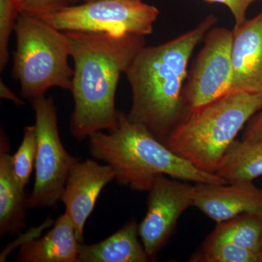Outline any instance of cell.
I'll use <instances>...</instances> for the list:
<instances>
[{
    "label": "cell",
    "mask_w": 262,
    "mask_h": 262,
    "mask_svg": "<svg viewBox=\"0 0 262 262\" xmlns=\"http://www.w3.org/2000/svg\"><path fill=\"white\" fill-rule=\"evenodd\" d=\"M208 3H217L225 5L232 13L234 25H239L246 20V13L251 5L262 0H203Z\"/></svg>",
    "instance_id": "22"
},
{
    "label": "cell",
    "mask_w": 262,
    "mask_h": 262,
    "mask_svg": "<svg viewBox=\"0 0 262 262\" xmlns=\"http://www.w3.org/2000/svg\"><path fill=\"white\" fill-rule=\"evenodd\" d=\"M20 12L15 0H0V70L9 59V40Z\"/></svg>",
    "instance_id": "20"
},
{
    "label": "cell",
    "mask_w": 262,
    "mask_h": 262,
    "mask_svg": "<svg viewBox=\"0 0 262 262\" xmlns=\"http://www.w3.org/2000/svg\"><path fill=\"white\" fill-rule=\"evenodd\" d=\"M262 110V94L229 92L188 113L165 144L195 168L215 173L245 125Z\"/></svg>",
    "instance_id": "4"
},
{
    "label": "cell",
    "mask_w": 262,
    "mask_h": 262,
    "mask_svg": "<svg viewBox=\"0 0 262 262\" xmlns=\"http://www.w3.org/2000/svg\"><path fill=\"white\" fill-rule=\"evenodd\" d=\"M32 101L35 113L37 147L35 182L27 198V206L54 208L61 201L72 165L80 159L72 156L62 144L53 98L42 96Z\"/></svg>",
    "instance_id": "7"
},
{
    "label": "cell",
    "mask_w": 262,
    "mask_h": 262,
    "mask_svg": "<svg viewBox=\"0 0 262 262\" xmlns=\"http://www.w3.org/2000/svg\"><path fill=\"white\" fill-rule=\"evenodd\" d=\"M90 1H94V0H69V3H70V5L71 3L76 4V3H86V2ZM135 1H142V0H135Z\"/></svg>",
    "instance_id": "25"
},
{
    "label": "cell",
    "mask_w": 262,
    "mask_h": 262,
    "mask_svg": "<svg viewBox=\"0 0 262 262\" xmlns=\"http://www.w3.org/2000/svg\"><path fill=\"white\" fill-rule=\"evenodd\" d=\"M37 147L35 125L25 127L21 144L16 152L12 155L13 172L24 189L29 184L33 169L35 167Z\"/></svg>",
    "instance_id": "19"
},
{
    "label": "cell",
    "mask_w": 262,
    "mask_h": 262,
    "mask_svg": "<svg viewBox=\"0 0 262 262\" xmlns=\"http://www.w3.org/2000/svg\"><path fill=\"white\" fill-rule=\"evenodd\" d=\"M242 141L247 142L262 141V110L251 117L246 124Z\"/></svg>",
    "instance_id": "23"
},
{
    "label": "cell",
    "mask_w": 262,
    "mask_h": 262,
    "mask_svg": "<svg viewBox=\"0 0 262 262\" xmlns=\"http://www.w3.org/2000/svg\"><path fill=\"white\" fill-rule=\"evenodd\" d=\"M80 244L73 222L65 212L47 234L24 243L15 259L19 262H79Z\"/></svg>",
    "instance_id": "14"
},
{
    "label": "cell",
    "mask_w": 262,
    "mask_h": 262,
    "mask_svg": "<svg viewBox=\"0 0 262 262\" xmlns=\"http://www.w3.org/2000/svg\"><path fill=\"white\" fill-rule=\"evenodd\" d=\"M138 225L134 220L97 244H80L79 262H147L148 256L139 239Z\"/></svg>",
    "instance_id": "15"
},
{
    "label": "cell",
    "mask_w": 262,
    "mask_h": 262,
    "mask_svg": "<svg viewBox=\"0 0 262 262\" xmlns=\"http://www.w3.org/2000/svg\"><path fill=\"white\" fill-rule=\"evenodd\" d=\"M0 97L12 101L15 105L20 106L24 104L23 100L20 99L18 96L2 80H0Z\"/></svg>",
    "instance_id": "24"
},
{
    "label": "cell",
    "mask_w": 262,
    "mask_h": 262,
    "mask_svg": "<svg viewBox=\"0 0 262 262\" xmlns=\"http://www.w3.org/2000/svg\"><path fill=\"white\" fill-rule=\"evenodd\" d=\"M215 174L228 184L252 182L262 176V141H234Z\"/></svg>",
    "instance_id": "16"
},
{
    "label": "cell",
    "mask_w": 262,
    "mask_h": 262,
    "mask_svg": "<svg viewBox=\"0 0 262 262\" xmlns=\"http://www.w3.org/2000/svg\"><path fill=\"white\" fill-rule=\"evenodd\" d=\"M179 180L158 176L149 190L147 212L138 232L151 258L168 242L181 215L194 206V185Z\"/></svg>",
    "instance_id": "9"
},
{
    "label": "cell",
    "mask_w": 262,
    "mask_h": 262,
    "mask_svg": "<svg viewBox=\"0 0 262 262\" xmlns=\"http://www.w3.org/2000/svg\"><path fill=\"white\" fill-rule=\"evenodd\" d=\"M25 189L13 172L9 139L1 129L0 135V237L19 235L27 225Z\"/></svg>",
    "instance_id": "13"
},
{
    "label": "cell",
    "mask_w": 262,
    "mask_h": 262,
    "mask_svg": "<svg viewBox=\"0 0 262 262\" xmlns=\"http://www.w3.org/2000/svg\"><path fill=\"white\" fill-rule=\"evenodd\" d=\"M194 262H259L258 253L229 243L205 241L189 260Z\"/></svg>",
    "instance_id": "18"
},
{
    "label": "cell",
    "mask_w": 262,
    "mask_h": 262,
    "mask_svg": "<svg viewBox=\"0 0 262 262\" xmlns=\"http://www.w3.org/2000/svg\"><path fill=\"white\" fill-rule=\"evenodd\" d=\"M74 61V110L70 130L77 140L115 128L117 84L136 55L145 46L139 34L64 32Z\"/></svg>",
    "instance_id": "1"
},
{
    "label": "cell",
    "mask_w": 262,
    "mask_h": 262,
    "mask_svg": "<svg viewBox=\"0 0 262 262\" xmlns=\"http://www.w3.org/2000/svg\"><path fill=\"white\" fill-rule=\"evenodd\" d=\"M20 13L39 17L70 5L69 0H15Z\"/></svg>",
    "instance_id": "21"
},
{
    "label": "cell",
    "mask_w": 262,
    "mask_h": 262,
    "mask_svg": "<svg viewBox=\"0 0 262 262\" xmlns=\"http://www.w3.org/2000/svg\"><path fill=\"white\" fill-rule=\"evenodd\" d=\"M160 14L153 5L135 0H94L67 5L37 18L61 32L151 34Z\"/></svg>",
    "instance_id": "6"
},
{
    "label": "cell",
    "mask_w": 262,
    "mask_h": 262,
    "mask_svg": "<svg viewBox=\"0 0 262 262\" xmlns=\"http://www.w3.org/2000/svg\"><path fill=\"white\" fill-rule=\"evenodd\" d=\"M230 92L262 94V10L232 29Z\"/></svg>",
    "instance_id": "11"
},
{
    "label": "cell",
    "mask_w": 262,
    "mask_h": 262,
    "mask_svg": "<svg viewBox=\"0 0 262 262\" xmlns=\"http://www.w3.org/2000/svg\"><path fill=\"white\" fill-rule=\"evenodd\" d=\"M218 18L209 14L194 28L168 42L141 48L125 72L132 93L129 120L165 144L187 116L183 91L193 52Z\"/></svg>",
    "instance_id": "2"
},
{
    "label": "cell",
    "mask_w": 262,
    "mask_h": 262,
    "mask_svg": "<svg viewBox=\"0 0 262 262\" xmlns=\"http://www.w3.org/2000/svg\"><path fill=\"white\" fill-rule=\"evenodd\" d=\"M14 31L13 77L22 97L34 99L53 87L72 89L74 70L69 64L68 38L42 19L20 13Z\"/></svg>",
    "instance_id": "5"
},
{
    "label": "cell",
    "mask_w": 262,
    "mask_h": 262,
    "mask_svg": "<svg viewBox=\"0 0 262 262\" xmlns=\"http://www.w3.org/2000/svg\"><path fill=\"white\" fill-rule=\"evenodd\" d=\"M262 219L256 213H244L215 226L207 241L229 243L251 250L259 256Z\"/></svg>",
    "instance_id": "17"
},
{
    "label": "cell",
    "mask_w": 262,
    "mask_h": 262,
    "mask_svg": "<svg viewBox=\"0 0 262 262\" xmlns=\"http://www.w3.org/2000/svg\"><path fill=\"white\" fill-rule=\"evenodd\" d=\"M260 215H261V217L262 219V213ZM259 262H262V238H261V248H260V251H259Z\"/></svg>",
    "instance_id": "26"
},
{
    "label": "cell",
    "mask_w": 262,
    "mask_h": 262,
    "mask_svg": "<svg viewBox=\"0 0 262 262\" xmlns=\"http://www.w3.org/2000/svg\"><path fill=\"white\" fill-rule=\"evenodd\" d=\"M89 151L95 159L110 165L119 184L132 190L149 192L156 177L195 183L228 184L215 173L195 168L174 153L148 129L118 112L115 128L98 131L89 137Z\"/></svg>",
    "instance_id": "3"
},
{
    "label": "cell",
    "mask_w": 262,
    "mask_h": 262,
    "mask_svg": "<svg viewBox=\"0 0 262 262\" xmlns=\"http://www.w3.org/2000/svg\"><path fill=\"white\" fill-rule=\"evenodd\" d=\"M193 62L183 91L188 111L201 107L231 91L232 30L213 27Z\"/></svg>",
    "instance_id": "8"
},
{
    "label": "cell",
    "mask_w": 262,
    "mask_h": 262,
    "mask_svg": "<svg viewBox=\"0 0 262 262\" xmlns=\"http://www.w3.org/2000/svg\"><path fill=\"white\" fill-rule=\"evenodd\" d=\"M116 178L110 165H101L92 160H80L72 165L61 201L66 213L75 225L76 234L84 244V229L86 222L94 211L100 193L105 186Z\"/></svg>",
    "instance_id": "10"
},
{
    "label": "cell",
    "mask_w": 262,
    "mask_h": 262,
    "mask_svg": "<svg viewBox=\"0 0 262 262\" xmlns=\"http://www.w3.org/2000/svg\"><path fill=\"white\" fill-rule=\"evenodd\" d=\"M194 207L217 223L241 213H262V189L252 182L196 183Z\"/></svg>",
    "instance_id": "12"
}]
</instances>
